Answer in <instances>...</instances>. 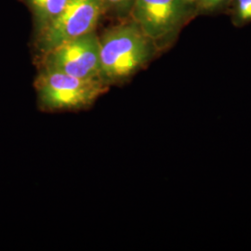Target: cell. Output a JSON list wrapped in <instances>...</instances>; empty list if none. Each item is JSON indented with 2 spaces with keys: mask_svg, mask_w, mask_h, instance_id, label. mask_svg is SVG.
<instances>
[{
  "mask_svg": "<svg viewBox=\"0 0 251 251\" xmlns=\"http://www.w3.org/2000/svg\"><path fill=\"white\" fill-rule=\"evenodd\" d=\"M99 38L100 79L109 87L130 80L160 54L130 19L107 29Z\"/></svg>",
  "mask_w": 251,
  "mask_h": 251,
  "instance_id": "1",
  "label": "cell"
},
{
  "mask_svg": "<svg viewBox=\"0 0 251 251\" xmlns=\"http://www.w3.org/2000/svg\"><path fill=\"white\" fill-rule=\"evenodd\" d=\"M100 79H85L38 68L35 89L38 108L48 113L73 112L90 107L109 90Z\"/></svg>",
  "mask_w": 251,
  "mask_h": 251,
  "instance_id": "2",
  "label": "cell"
},
{
  "mask_svg": "<svg viewBox=\"0 0 251 251\" xmlns=\"http://www.w3.org/2000/svg\"><path fill=\"white\" fill-rule=\"evenodd\" d=\"M196 17V6L185 0H135L129 14L160 53L175 43L181 30Z\"/></svg>",
  "mask_w": 251,
  "mask_h": 251,
  "instance_id": "3",
  "label": "cell"
},
{
  "mask_svg": "<svg viewBox=\"0 0 251 251\" xmlns=\"http://www.w3.org/2000/svg\"><path fill=\"white\" fill-rule=\"evenodd\" d=\"M105 10L103 0H68L60 15L35 35L36 59L69 40L95 31Z\"/></svg>",
  "mask_w": 251,
  "mask_h": 251,
  "instance_id": "4",
  "label": "cell"
},
{
  "mask_svg": "<svg viewBox=\"0 0 251 251\" xmlns=\"http://www.w3.org/2000/svg\"><path fill=\"white\" fill-rule=\"evenodd\" d=\"M36 60L38 68L85 79H100V38L95 31L58 46Z\"/></svg>",
  "mask_w": 251,
  "mask_h": 251,
  "instance_id": "5",
  "label": "cell"
},
{
  "mask_svg": "<svg viewBox=\"0 0 251 251\" xmlns=\"http://www.w3.org/2000/svg\"><path fill=\"white\" fill-rule=\"evenodd\" d=\"M30 9L35 27V35L51 24L63 11L68 0H21Z\"/></svg>",
  "mask_w": 251,
  "mask_h": 251,
  "instance_id": "6",
  "label": "cell"
},
{
  "mask_svg": "<svg viewBox=\"0 0 251 251\" xmlns=\"http://www.w3.org/2000/svg\"><path fill=\"white\" fill-rule=\"evenodd\" d=\"M227 15L234 27L246 26L251 24V0H233Z\"/></svg>",
  "mask_w": 251,
  "mask_h": 251,
  "instance_id": "7",
  "label": "cell"
},
{
  "mask_svg": "<svg viewBox=\"0 0 251 251\" xmlns=\"http://www.w3.org/2000/svg\"><path fill=\"white\" fill-rule=\"evenodd\" d=\"M233 0H200L196 7L197 17L226 14Z\"/></svg>",
  "mask_w": 251,
  "mask_h": 251,
  "instance_id": "8",
  "label": "cell"
},
{
  "mask_svg": "<svg viewBox=\"0 0 251 251\" xmlns=\"http://www.w3.org/2000/svg\"><path fill=\"white\" fill-rule=\"evenodd\" d=\"M135 0H103L106 9H112L118 16L129 17Z\"/></svg>",
  "mask_w": 251,
  "mask_h": 251,
  "instance_id": "9",
  "label": "cell"
},
{
  "mask_svg": "<svg viewBox=\"0 0 251 251\" xmlns=\"http://www.w3.org/2000/svg\"><path fill=\"white\" fill-rule=\"evenodd\" d=\"M185 1H187L190 4H192V5H194V6L197 7V5H198V3L200 0H185Z\"/></svg>",
  "mask_w": 251,
  "mask_h": 251,
  "instance_id": "10",
  "label": "cell"
}]
</instances>
